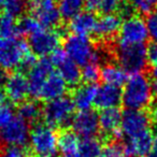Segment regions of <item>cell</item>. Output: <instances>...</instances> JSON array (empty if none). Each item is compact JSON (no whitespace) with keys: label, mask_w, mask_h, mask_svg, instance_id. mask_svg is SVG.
Here are the masks:
<instances>
[{"label":"cell","mask_w":157,"mask_h":157,"mask_svg":"<svg viewBox=\"0 0 157 157\" xmlns=\"http://www.w3.org/2000/svg\"><path fill=\"white\" fill-rule=\"evenodd\" d=\"M153 99L152 83L143 73L132 74L128 78L122 92V103L127 110L143 111Z\"/></svg>","instance_id":"6da1fadb"},{"label":"cell","mask_w":157,"mask_h":157,"mask_svg":"<svg viewBox=\"0 0 157 157\" xmlns=\"http://www.w3.org/2000/svg\"><path fill=\"white\" fill-rule=\"evenodd\" d=\"M29 150L33 157H56L58 135L46 124H37L29 133Z\"/></svg>","instance_id":"7a4b0ae2"},{"label":"cell","mask_w":157,"mask_h":157,"mask_svg":"<svg viewBox=\"0 0 157 157\" xmlns=\"http://www.w3.org/2000/svg\"><path fill=\"white\" fill-rule=\"evenodd\" d=\"M63 51L71 60H73L80 67L88 63H98L101 54L88 37L70 35L65 39Z\"/></svg>","instance_id":"3957f363"},{"label":"cell","mask_w":157,"mask_h":157,"mask_svg":"<svg viewBox=\"0 0 157 157\" xmlns=\"http://www.w3.org/2000/svg\"><path fill=\"white\" fill-rule=\"evenodd\" d=\"M115 55L118 65L127 73H141L148 63L147 48L144 44H138V45L117 44Z\"/></svg>","instance_id":"277c9868"},{"label":"cell","mask_w":157,"mask_h":157,"mask_svg":"<svg viewBox=\"0 0 157 157\" xmlns=\"http://www.w3.org/2000/svg\"><path fill=\"white\" fill-rule=\"evenodd\" d=\"M74 103L71 98L63 96L48 101L42 109L44 122L52 128L63 127L71 123L74 115Z\"/></svg>","instance_id":"5b68a950"},{"label":"cell","mask_w":157,"mask_h":157,"mask_svg":"<svg viewBox=\"0 0 157 157\" xmlns=\"http://www.w3.org/2000/svg\"><path fill=\"white\" fill-rule=\"evenodd\" d=\"M29 44L20 38L3 39L0 46V67L3 70H13L22 66L25 57L30 53Z\"/></svg>","instance_id":"8992f818"},{"label":"cell","mask_w":157,"mask_h":157,"mask_svg":"<svg viewBox=\"0 0 157 157\" xmlns=\"http://www.w3.org/2000/svg\"><path fill=\"white\" fill-rule=\"evenodd\" d=\"M148 39L146 22L139 15H128L122 22L118 33V43L122 45L144 44Z\"/></svg>","instance_id":"52a82bcc"},{"label":"cell","mask_w":157,"mask_h":157,"mask_svg":"<svg viewBox=\"0 0 157 157\" xmlns=\"http://www.w3.org/2000/svg\"><path fill=\"white\" fill-rule=\"evenodd\" d=\"M30 12L31 16L46 29L56 28L61 21L57 0H33Z\"/></svg>","instance_id":"ba28073f"},{"label":"cell","mask_w":157,"mask_h":157,"mask_svg":"<svg viewBox=\"0 0 157 157\" xmlns=\"http://www.w3.org/2000/svg\"><path fill=\"white\" fill-rule=\"evenodd\" d=\"M60 33L55 29L42 28L37 33L29 37V48L33 55L48 56L58 48L60 44Z\"/></svg>","instance_id":"9c48e42d"},{"label":"cell","mask_w":157,"mask_h":157,"mask_svg":"<svg viewBox=\"0 0 157 157\" xmlns=\"http://www.w3.org/2000/svg\"><path fill=\"white\" fill-rule=\"evenodd\" d=\"M29 124L21 117H15L8 123L2 129H0V143L7 146H20L22 147L29 140Z\"/></svg>","instance_id":"30bf717a"},{"label":"cell","mask_w":157,"mask_h":157,"mask_svg":"<svg viewBox=\"0 0 157 157\" xmlns=\"http://www.w3.org/2000/svg\"><path fill=\"white\" fill-rule=\"evenodd\" d=\"M51 63L56 67L57 73L63 78L67 85H76L81 81V69L73 60L68 57L63 50L57 48L51 54Z\"/></svg>","instance_id":"8fae6325"},{"label":"cell","mask_w":157,"mask_h":157,"mask_svg":"<svg viewBox=\"0 0 157 157\" xmlns=\"http://www.w3.org/2000/svg\"><path fill=\"white\" fill-rule=\"evenodd\" d=\"M151 117L139 110H126L122 115L121 135L130 139L150 129Z\"/></svg>","instance_id":"7c38bea8"},{"label":"cell","mask_w":157,"mask_h":157,"mask_svg":"<svg viewBox=\"0 0 157 157\" xmlns=\"http://www.w3.org/2000/svg\"><path fill=\"white\" fill-rule=\"evenodd\" d=\"M5 94L9 100L16 105L27 100L29 93V82L23 72L16 71L8 75L5 83Z\"/></svg>","instance_id":"4fadbf2b"},{"label":"cell","mask_w":157,"mask_h":157,"mask_svg":"<svg viewBox=\"0 0 157 157\" xmlns=\"http://www.w3.org/2000/svg\"><path fill=\"white\" fill-rule=\"evenodd\" d=\"M73 132L81 138H94L99 131L98 114L92 110L80 111L71 121Z\"/></svg>","instance_id":"5bb4252c"},{"label":"cell","mask_w":157,"mask_h":157,"mask_svg":"<svg viewBox=\"0 0 157 157\" xmlns=\"http://www.w3.org/2000/svg\"><path fill=\"white\" fill-rule=\"evenodd\" d=\"M53 65L50 59L41 58L36 61V63L28 70L29 93L33 98H37L42 84L48 75L53 72Z\"/></svg>","instance_id":"9a60e30c"},{"label":"cell","mask_w":157,"mask_h":157,"mask_svg":"<svg viewBox=\"0 0 157 157\" xmlns=\"http://www.w3.org/2000/svg\"><path fill=\"white\" fill-rule=\"evenodd\" d=\"M66 92H67V83L57 72L53 71L42 84L37 99L45 100L48 102L65 96Z\"/></svg>","instance_id":"2e32d148"},{"label":"cell","mask_w":157,"mask_h":157,"mask_svg":"<svg viewBox=\"0 0 157 157\" xmlns=\"http://www.w3.org/2000/svg\"><path fill=\"white\" fill-rule=\"evenodd\" d=\"M123 113L117 108L101 110L98 114L99 130H101L105 136L113 138H120L121 135V123H122Z\"/></svg>","instance_id":"e0dca14e"},{"label":"cell","mask_w":157,"mask_h":157,"mask_svg":"<svg viewBox=\"0 0 157 157\" xmlns=\"http://www.w3.org/2000/svg\"><path fill=\"white\" fill-rule=\"evenodd\" d=\"M153 144H154V136L148 129L136 137L127 139L124 147L128 156L130 155L133 157H146L152 152Z\"/></svg>","instance_id":"ac0fdd59"},{"label":"cell","mask_w":157,"mask_h":157,"mask_svg":"<svg viewBox=\"0 0 157 157\" xmlns=\"http://www.w3.org/2000/svg\"><path fill=\"white\" fill-rule=\"evenodd\" d=\"M122 18L116 13H107L97 18L95 35L102 40H111L120 33L122 26Z\"/></svg>","instance_id":"d6986e66"},{"label":"cell","mask_w":157,"mask_h":157,"mask_svg":"<svg viewBox=\"0 0 157 157\" xmlns=\"http://www.w3.org/2000/svg\"><path fill=\"white\" fill-rule=\"evenodd\" d=\"M97 25V17L94 12L82 11L72 20H70L69 29L72 31V35L88 37L92 33H95Z\"/></svg>","instance_id":"ffe728a7"},{"label":"cell","mask_w":157,"mask_h":157,"mask_svg":"<svg viewBox=\"0 0 157 157\" xmlns=\"http://www.w3.org/2000/svg\"><path fill=\"white\" fill-rule=\"evenodd\" d=\"M122 102V90L120 87L103 84L98 86L96 95L95 105L101 110L117 108V105Z\"/></svg>","instance_id":"44dd1931"},{"label":"cell","mask_w":157,"mask_h":157,"mask_svg":"<svg viewBox=\"0 0 157 157\" xmlns=\"http://www.w3.org/2000/svg\"><path fill=\"white\" fill-rule=\"evenodd\" d=\"M98 86L96 84H83L75 88L72 97L74 107L78 108L80 111H87L90 110L95 105L96 95Z\"/></svg>","instance_id":"7402d4cb"},{"label":"cell","mask_w":157,"mask_h":157,"mask_svg":"<svg viewBox=\"0 0 157 157\" xmlns=\"http://www.w3.org/2000/svg\"><path fill=\"white\" fill-rule=\"evenodd\" d=\"M100 78L107 85L120 87L128 80V73L116 63H107L100 69Z\"/></svg>","instance_id":"603a6c76"},{"label":"cell","mask_w":157,"mask_h":157,"mask_svg":"<svg viewBox=\"0 0 157 157\" xmlns=\"http://www.w3.org/2000/svg\"><path fill=\"white\" fill-rule=\"evenodd\" d=\"M102 144L96 138H82L71 157H101Z\"/></svg>","instance_id":"cb8c5ba5"},{"label":"cell","mask_w":157,"mask_h":157,"mask_svg":"<svg viewBox=\"0 0 157 157\" xmlns=\"http://www.w3.org/2000/svg\"><path fill=\"white\" fill-rule=\"evenodd\" d=\"M80 137L71 130H65L58 136V153L61 157H71L80 143Z\"/></svg>","instance_id":"d4e9b609"},{"label":"cell","mask_w":157,"mask_h":157,"mask_svg":"<svg viewBox=\"0 0 157 157\" xmlns=\"http://www.w3.org/2000/svg\"><path fill=\"white\" fill-rule=\"evenodd\" d=\"M18 117L24 120L26 123L37 122L42 115V109L39 105V103L35 100H25L24 102L20 103L18 105Z\"/></svg>","instance_id":"484cf974"},{"label":"cell","mask_w":157,"mask_h":157,"mask_svg":"<svg viewBox=\"0 0 157 157\" xmlns=\"http://www.w3.org/2000/svg\"><path fill=\"white\" fill-rule=\"evenodd\" d=\"M57 3L61 18L70 21L83 11L85 0H57Z\"/></svg>","instance_id":"4316f807"},{"label":"cell","mask_w":157,"mask_h":157,"mask_svg":"<svg viewBox=\"0 0 157 157\" xmlns=\"http://www.w3.org/2000/svg\"><path fill=\"white\" fill-rule=\"evenodd\" d=\"M18 27L15 18L3 13L0 15V38L3 39H13L17 38Z\"/></svg>","instance_id":"83f0119b"},{"label":"cell","mask_w":157,"mask_h":157,"mask_svg":"<svg viewBox=\"0 0 157 157\" xmlns=\"http://www.w3.org/2000/svg\"><path fill=\"white\" fill-rule=\"evenodd\" d=\"M17 27L20 35H25L28 36V37H31L33 35L37 33L38 31L43 28L40 25V23L31 15L23 16L17 22Z\"/></svg>","instance_id":"f1b7e54d"},{"label":"cell","mask_w":157,"mask_h":157,"mask_svg":"<svg viewBox=\"0 0 157 157\" xmlns=\"http://www.w3.org/2000/svg\"><path fill=\"white\" fill-rule=\"evenodd\" d=\"M100 78V68L98 63H88L82 67L81 80H83L86 84H95Z\"/></svg>","instance_id":"f546056e"},{"label":"cell","mask_w":157,"mask_h":157,"mask_svg":"<svg viewBox=\"0 0 157 157\" xmlns=\"http://www.w3.org/2000/svg\"><path fill=\"white\" fill-rule=\"evenodd\" d=\"M129 6L138 14H151L157 9L154 0H128Z\"/></svg>","instance_id":"4dcf8cb0"},{"label":"cell","mask_w":157,"mask_h":157,"mask_svg":"<svg viewBox=\"0 0 157 157\" xmlns=\"http://www.w3.org/2000/svg\"><path fill=\"white\" fill-rule=\"evenodd\" d=\"M25 7H26V5H25L24 0H6L5 6H3V11L6 14L15 18L22 15Z\"/></svg>","instance_id":"1f68e13d"},{"label":"cell","mask_w":157,"mask_h":157,"mask_svg":"<svg viewBox=\"0 0 157 157\" xmlns=\"http://www.w3.org/2000/svg\"><path fill=\"white\" fill-rule=\"evenodd\" d=\"M125 0H98V11L103 14L115 13L116 11L123 10Z\"/></svg>","instance_id":"d6a6232c"},{"label":"cell","mask_w":157,"mask_h":157,"mask_svg":"<svg viewBox=\"0 0 157 157\" xmlns=\"http://www.w3.org/2000/svg\"><path fill=\"white\" fill-rule=\"evenodd\" d=\"M146 26H147L148 38H151L154 43H157V9L148 14Z\"/></svg>","instance_id":"836d02e7"},{"label":"cell","mask_w":157,"mask_h":157,"mask_svg":"<svg viewBox=\"0 0 157 157\" xmlns=\"http://www.w3.org/2000/svg\"><path fill=\"white\" fill-rule=\"evenodd\" d=\"M14 118V111L8 103L0 105V129H2L8 123Z\"/></svg>","instance_id":"e575fe53"},{"label":"cell","mask_w":157,"mask_h":157,"mask_svg":"<svg viewBox=\"0 0 157 157\" xmlns=\"http://www.w3.org/2000/svg\"><path fill=\"white\" fill-rule=\"evenodd\" d=\"M0 157H29L27 152L20 146H7L0 153Z\"/></svg>","instance_id":"d590c367"},{"label":"cell","mask_w":157,"mask_h":157,"mask_svg":"<svg viewBox=\"0 0 157 157\" xmlns=\"http://www.w3.org/2000/svg\"><path fill=\"white\" fill-rule=\"evenodd\" d=\"M147 59L152 65L157 63V43H153L147 48Z\"/></svg>","instance_id":"8d00e7d4"},{"label":"cell","mask_w":157,"mask_h":157,"mask_svg":"<svg viewBox=\"0 0 157 157\" xmlns=\"http://www.w3.org/2000/svg\"><path fill=\"white\" fill-rule=\"evenodd\" d=\"M146 157H157V135L154 137V144H153V150Z\"/></svg>","instance_id":"74e56055"},{"label":"cell","mask_w":157,"mask_h":157,"mask_svg":"<svg viewBox=\"0 0 157 157\" xmlns=\"http://www.w3.org/2000/svg\"><path fill=\"white\" fill-rule=\"evenodd\" d=\"M151 120L157 126V103L153 107L152 109V113H151Z\"/></svg>","instance_id":"f35d334b"},{"label":"cell","mask_w":157,"mask_h":157,"mask_svg":"<svg viewBox=\"0 0 157 157\" xmlns=\"http://www.w3.org/2000/svg\"><path fill=\"white\" fill-rule=\"evenodd\" d=\"M151 74H152V78H154L155 81H157V63L152 66V70H151Z\"/></svg>","instance_id":"ab89813d"},{"label":"cell","mask_w":157,"mask_h":157,"mask_svg":"<svg viewBox=\"0 0 157 157\" xmlns=\"http://www.w3.org/2000/svg\"><path fill=\"white\" fill-rule=\"evenodd\" d=\"M152 92H153V97L157 98V81H155L152 84Z\"/></svg>","instance_id":"60d3db41"},{"label":"cell","mask_w":157,"mask_h":157,"mask_svg":"<svg viewBox=\"0 0 157 157\" xmlns=\"http://www.w3.org/2000/svg\"><path fill=\"white\" fill-rule=\"evenodd\" d=\"M5 98H6L5 90H2L1 88H0V105H2V103H5Z\"/></svg>","instance_id":"b9f144b4"},{"label":"cell","mask_w":157,"mask_h":157,"mask_svg":"<svg viewBox=\"0 0 157 157\" xmlns=\"http://www.w3.org/2000/svg\"><path fill=\"white\" fill-rule=\"evenodd\" d=\"M6 0H0V11L3 9V6H5Z\"/></svg>","instance_id":"7bdbcfd3"},{"label":"cell","mask_w":157,"mask_h":157,"mask_svg":"<svg viewBox=\"0 0 157 157\" xmlns=\"http://www.w3.org/2000/svg\"><path fill=\"white\" fill-rule=\"evenodd\" d=\"M2 41H3V38H0V46H1V44H2Z\"/></svg>","instance_id":"ee69618b"},{"label":"cell","mask_w":157,"mask_h":157,"mask_svg":"<svg viewBox=\"0 0 157 157\" xmlns=\"http://www.w3.org/2000/svg\"><path fill=\"white\" fill-rule=\"evenodd\" d=\"M24 1H25V0H24Z\"/></svg>","instance_id":"f6af8a7d"}]
</instances>
